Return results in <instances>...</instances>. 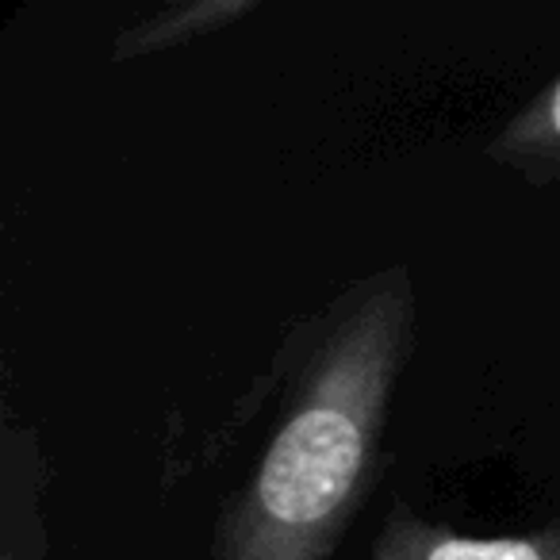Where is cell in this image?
I'll list each match as a JSON object with an SVG mask.
<instances>
[{"label":"cell","instance_id":"cell-1","mask_svg":"<svg viewBox=\"0 0 560 560\" xmlns=\"http://www.w3.org/2000/svg\"><path fill=\"white\" fill-rule=\"evenodd\" d=\"M411 265L350 280L296 335L277 427L211 537L208 560H330L369 499L415 350Z\"/></svg>","mask_w":560,"mask_h":560},{"label":"cell","instance_id":"cell-2","mask_svg":"<svg viewBox=\"0 0 560 560\" xmlns=\"http://www.w3.org/2000/svg\"><path fill=\"white\" fill-rule=\"evenodd\" d=\"M373 560H560V518L522 534H465L392 503L373 541Z\"/></svg>","mask_w":560,"mask_h":560},{"label":"cell","instance_id":"cell-3","mask_svg":"<svg viewBox=\"0 0 560 560\" xmlns=\"http://www.w3.org/2000/svg\"><path fill=\"white\" fill-rule=\"evenodd\" d=\"M43 453L39 434L16 415H4L0 434V560H47V529L39 514Z\"/></svg>","mask_w":560,"mask_h":560},{"label":"cell","instance_id":"cell-4","mask_svg":"<svg viewBox=\"0 0 560 560\" xmlns=\"http://www.w3.org/2000/svg\"><path fill=\"white\" fill-rule=\"evenodd\" d=\"M257 9H261L257 0H180V4H165V9L147 12L135 24L119 27L108 47V58L124 66L154 55H170V50H180L196 39L226 32L231 24H242Z\"/></svg>","mask_w":560,"mask_h":560},{"label":"cell","instance_id":"cell-5","mask_svg":"<svg viewBox=\"0 0 560 560\" xmlns=\"http://www.w3.org/2000/svg\"><path fill=\"white\" fill-rule=\"evenodd\" d=\"M488 158L537 188H560V73L506 119Z\"/></svg>","mask_w":560,"mask_h":560}]
</instances>
